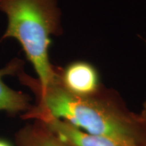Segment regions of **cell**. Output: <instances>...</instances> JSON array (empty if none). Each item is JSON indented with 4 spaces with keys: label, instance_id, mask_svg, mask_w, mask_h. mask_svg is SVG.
<instances>
[{
    "label": "cell",
    "instance_id": "cell-1",
    "mask_svg": "<svg viewBox=\"0 0 146 146\" xmlns=\"http://www.w3.org/2000/svg\"><path fill=\"white\" fill-rule=\"evenodd\" d=\"M18 77L35 94L37 104L24 115L26 119L41 117L64 120L81 130L107 137L123 146H146V123L139 113L131 111L115 90L103 85L89 96L67 91L59 78L46 88L36 78L21 72Z\"/></svg>",
    "mask_w": 146,
    "mask_h": 146
},
{
    "label": "cell",
    "instance_id": "cell-2",
    "mask_svg": "<svg viewBox=\"0 0 146 146\" xmlns=\"http://www.w3.org/2000/svg\"><path fill=\"white\" fill-rule=\"evenodd\" d=\"M0 11L8 18L2 39L13 38L23 47L44 89L58 81L60 68L50 59L53 36L62 33V14L57 0H0Z\"/></svg>",
    "mask_w": 146,
    "mask_h": 146
},
{
    "label": "cell",
    "instance_id": "cell-3",
    "mask_svg": "<svg viewBox=\"0 0 146 146\" xmlns=\"http://www.w3.org/2000/svg\"><path fill=\"white\" fill-rule=\"evenodd\" d=\"M60 82L67 91L78 96H91L103 86L97 68L83 60L72 62L60 69Z\"/></svg>",
    "mask_w": 146,
    "mask_h": 146
},
{
    "label": "cell",
    "instance_id": "cell-4",
    "mask_svg": "<svg viewBox=\"0 0 146 146\" xmlns=\"http://www.w3.org/2000/svg\"><path fill=\"white\" fill-rule=\"evenodd\" d=\"M68 146H123L107 137L87 133L64 120L44 116L37 120Z\"/></svg>",
    "mask_w": 146,
    "mask_h": 146
},
{
    "label": "cell",
    "instance_id": "cell-5",
    "mask_svg": "<svg viewBox=\"0 0 146 146\" xmlns=\"http://www.w3.org/2000/svg\"><path fill=\"white\" fill-rule=\"evenodd\" d=\"M23 64L21 60L14 58L5 67L0 69V111L17 114L27 112L32 107L30 98L27 94L10 88L3 81V78L6 75L18 74L23 70Z\"/></svg>",
    "mask_w": 146,
    "mask_h": 146
},
{
    "label": "cell",
    "instance_id": "cell-6",
    "mask_svg": "<svg viewBox=\"0 0 146 146\" xmlns=\"http://www.w3.org/2000/svg\"><path fill=\"white\" fill-rule=\"evenodd\" d=\"M16 143L17 146H68L38 120L16 133Z\"/></svg>",
    "mask_w": 146,
    "mask_h": 146
},
{
    "label": "cell",
    "instance_id": "cell-7",
    "mask_svg": "<svg viewBox=\"0 0 146 146\" xmlns=\"http://www.w3.org/2000/svg\"><path fill=\"white\" fill-rule=\"evenodd\" d=\"M141 114V117L143 118V119L145 120V122L146 123V97L144 100L143 103V106H142V109L141 111L139 113Z\"/></svg>",
    "mask_w": 146,
    "mask_h": 146
},
{
    "label": "cell",
    "instance_id": "cell-8",
    "mask_svg": "<svg viewBox=\"0 0 146 146\" xmlns=\"http://www.w3.org/2000/svg\"><path fill=\"white\" fill-rule=\"evenodd\" d=\"M0 146H12L8 141H5V140L0 139Z\"/></svg>",
    "mask_w": 146,
    "mask_h": 146
},
{
    "label": "cell",
    "instance_id": "cell-9",
    "mask_svg": "<svg viewBox=\"0 0 146 146\" xmlns=\"http://www.w3.org/2000/svg\"><path fill=\"white\" fill-rule=\"evenodd\" d=\"M144 41H145V45H146V39L144 40Z\"/></svg>",
    "mask_w": 146,
    "mask_h": 146
}]
</instances>
